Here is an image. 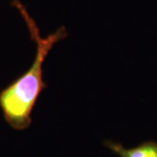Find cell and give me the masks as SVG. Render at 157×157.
Returning <instances> with one entry per match:
<instances>
[{
    "label": "cell",
    "mask_w": 157,
    "mask_h": 157,
    "mask_svg": "<svg viewBox=\"0 0 157 157\" xmlns=\"http://www.w3.org/2000/svg\"><path fill=\"white\" fill-rule=\"evenodd\" d=\"M11 6L20 12L26 23L31 38L36 44V54L28 70L0 92V108L7 124L15 130H25L33 122L32 113L42 91L47 84L43 78V64L52 47L67 37L64 26L42 38L39 27L20 0H12Z\"/></svg>",
    "instance_id": "1"
},
{
    "label": "cell",
    "mask_w": 157,
    "mask_h": 157,
    "mask_svg": "<svg viewBox=\"0 0 157 157\" xmlns=\"http://www.w3.org/2000/svg\"><path fill=\"white\" fill-rule=\"evenodd\" d=\"M104 146L119 157H157V141L147 140L138 146L127 148L120 142L105 140Z\"/></svg>",
    "instance_id": "2"
}]
</instances>
